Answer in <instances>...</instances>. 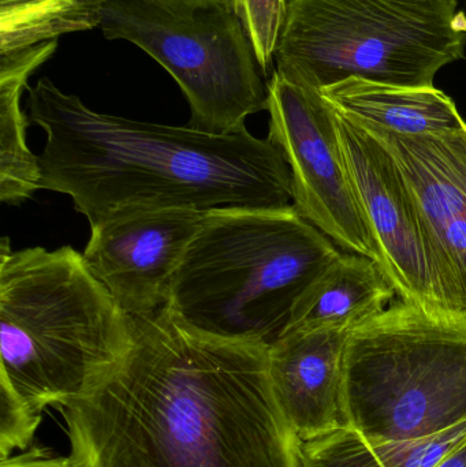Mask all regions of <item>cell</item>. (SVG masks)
<instances>
[{"instance_id":"obj_1","label":"cell","mask_w":466,"mask_h":467,"mask_svg":"<svg viewBox=\"0 0 466 467\" xmlns=\"http://www.w3.org/2000/svg\"><path fill=\"white\" fill-rule=\"evenodd\" d=\"M130 318L122 356L57 409L74 467H301L265 346L202 334L166 307Z\"/></svg>"},{"instance_id":"obj_2","label":"cell","mask_w":466,"mask_h":467,"mask_svg":"<svg viewBox=\"0 0 466 467\" xmlns=\"http://www.w3.org/2000/svg\"><path fill=\"white\" fill-rule=\"evenodd\" d=\"M27 92L29 119L47 134L41 189L70 197L90 227L136 211L292 205V172L268 137L101 114L48 78Z\"/></svg>"},{"instance_id":"obj_3","label":"cell","mask_w":466,"mask_h":467,"mask_svg":"<svg viewBox=\"0 0 466 467\" xmlns=\"http://www.w3.org/2000/svg\"><path fill=\"white\" fill-rule=\"evenodd\" d=\"M341 254L293 204L210 211L164 307L202 334L268 348L289 332L301 299Z\"/></svg>"},{"instance_id":"obj_4","label":"cell","mask_w":466,"mask_h":467,"mask_svg":"<svg viewBox=\"0 0 466 467\" xmlns=\"http://www.w3.org/2000/svg\"><path fill=\"white\" fill-rule=\"evenodd\" d=\"M131 318L73 247L0 244V400L43 416L81 395L128 348Z\"/></svg>"},{"instance_id":"obj_5","label":"cell","mask_w":466,"mask_h":467,"mask_svg":"<svg viewBox=\"0 0 466 467\" xmlns=\"http://www.w3.org/2000/svg\"><path fill=\"white\" fill-rule=\"evenodd\" d=\"M465 47L459 0H286L274 62L319 92L349 78L430 88Z\"/></svg>"},{"instance_id":"obj_6","label":"cell","mask_w":466,"mask_h":467,"mask_svg":"<svg viewBox=\"0 0 466 467\" xmlns=\"http://www.w3.org/2000/svg\"><path fill=\"white\" fill-rule=\"evenodd\" d=\"M342 413L345 428L377 443L466 421V318L399 299L355 327L345 346Z\"/></svg>"},{"instance_id":"obj_7","label":"cell","mask_w":466,"mask_h":467,"mask_svg":"<svg viewBox=\"0 0 466 467\" xmlns=\"http://www.w3.org/2000/svg\"><path fill=\"white\" fill-rule=\"evenodd\" d=\"M100 30L152 57L191 107L189 126L208 133L243 130L268 109V82L251 38L227 0L167 7L148 0H104Z\"/></svg>"},{"instance_id":"obj_8","label":"cell","mask_w":466,"mask_h":467,"mask_svg":"<svg viewBox=\"0 0 466 467\" xmlns=\"http://www.w3.org/2000/svg\"><path fill=\"white\" fill-rule=\"evenodd\" d=\"M267 111L268 139L284 153L292 172L297 213L338 246L372 258L383 269L379 246L347 169L336 109L319 90L274 70Z\"/></svg>"},{"instance_id":"obj_9","label":"cell","mask_w":466,"mask_h":467,"mask_svg":"<svg viewBox=\"0 0 466 467\" xmlns=\"http://www.w3.org/2000/svg\"><path fill=\"white\" fill-rule=\"evenodd\" d=\"M360 126L388 150L407 183L443 312L466 318V123L420 136Z\"/></svg>"},{"instance_id":"obj_10","label":"cell","mask_w":466,"mask_h":467,"mask_svg":"<svg viewBox=\"0 0 466 467\" xmlns=\"http://www.w3.org/2000/svg\"><path fill=\"white\" fill-rule=\"evenodd\" d=\"M336 115L358 202L397 296L431 315L449 317L438 299L420 221L399 167L368 131L339 112Z\"/></svg>"},{"instance_id":"obj_11","label":"cell","mask_w":466,"mask_h":467,"mask_svg":"<svg viewBox=\"0 0 466 467\" xmlns=\"http://www.w3.org/2000/svg\"><path fill=\"white\" fill-rule=\"evenodd\" d=\"M204 213L136 211L90 227L85 263L130 317L166 306L170 288Z\"/></svg>"},{"instance_id":"obj_12","label":"cell","mask_w":466,"mask_h":467,"mask_svg":"<svg viewBox=\"0 0 466 467\" xmlns=\"http://www.w3.org/2000/svg\"><path fill=\"white\" fill-rule=\"evenodd\" d=\"M352 329H295L267 348L274 394L300 441L345 428L342 375Z\"/></svg>"},{"instance_id":"obj_13","label":"cell","mask_w":466,"mask_h":467,"mask_svg":"<svg viewBox=\"0 0 466 467\" xmlns=\"http://www.w3.org/2000/svg\"><path fill=\"white\" fill-rule=\"evenodd\" d=\"M320 93L344 117L391 133L420 136L466 123L453 99L435 87H394L349 78Z\"/></svg>"},{"instance_id":"obj_14","label":"cell","mask_w":466,"mask_h":467,"mask_svg":"<svg viewBox=\"0 0 466 467\" xmlns=\"http://www.w3.org/2000/svg\"><path fill=\"white\" fill-rule=\"evenodd\" d=\"M396 296L393 283L377 261L342 253L301 299L289 332L323 327L355 328L388 309Z\"/></svg>"},{"instance_id":"obj_15","label":"cell","mask_w":466,"mask_h":467,"mask_svg":"<svg viewBox=\"0 0 466 467\" xmlns=\"http://www.w3.org/2000/svg\"><path fill=\"white\" fill-rule=\"evenodd\" d=\"M57 40L0 54V200L21 204L41 189L38 156L26 145L29 125L21 109L22 90L33 71L57 51Z\"/></svg>"},{"instance_id":"obj_16","label":"cell","mask_w":466,"mask_h":467,"mask_svg":"<svg viewBox=\"0 0 466 467\" xmlns=\"http://www.w3.org/2000/svg\"><path fill=\"white\" fill-rule=\"evenodd\" d=\"M464 441L466 421L429 438L380 443L341 428L301 441V467H435Z\"/></svg>"},{"instance_id":"obj_17","label":"cell","mask_w":466,"mask_h":467,"mask_svg":"<svg viewBox=\"0 0 466 467\" xmlns=\"http://www.w3.org/2000/svg\"><path fill=\"white\" fill-rule=\"evenodd\" d=\"M103 5L104 0H68L47 13L0 25V54L57 40L65 33L95 29L100 26Z\"/></svg>"},{"instance_id":"obj_18","label":"cell","mask_w":466,"mask_h":467,"mask_svg":"<svg viewBox=\"0 0 466 467\" xmlns=\"http://www.w3.org/2000/svg\"><path fill=\"white\" fill-rule=\"evenodd\" d=\"M227 3L243 22L263 73H267L274 63L286 0H227Z\"/></svg>"},{"instance_id":"obj_19","label":"cell","mask_w":466,"mask_h":467,"mask_svg":"<svg viewBox=\"0 0 466 467\" xmlns=\"http://www.w3.org/2000/svg\"><path fill=\"white\" fill-rule=\"evenodd\" d=\"M0 467H74L70 457H63L46 447L32 446L0 461Z\"/></svg>"},{"instance_id":"obj_20","label":"cell","mask_w":466,"mask_h":467,"mask_svg":"<svg viewBox=\"0 0 466 467\" xmlns=\"http://www.w3.org/2000/svg\"><path fill=\"white\" fill-rule=\"evenodd\" d=\"M68 0H0V25L13 24L54 10Z\"/></svg>"},{"instance_id":"obj_21","label":"cell","mask_w":466,"mask_h":467,"mask_svg":"<svg viewBox=\"0 0 466 467\" xmlns=\"http://www.w3.org/2000/svg\"><path fill=\"white\" fill-rule=\"evenodd\" d=\"M435 467H466V441L457 447Z\"/></svg>"},{"instance_id":"obj_22","label":"cell","mask_w":466,"mask_h":467,"mask_svg":"<svg viewBox=\"0 0 466 467\" xmlns=\"http://www.w3.org/2000/svg\"><path fill=\"white\" fill-rule=\"evenodd\" d=\"M148 2L158 3L167 7H180V5H192V3L202 2V0H148Z\"/></svg>"}]
</instances>
